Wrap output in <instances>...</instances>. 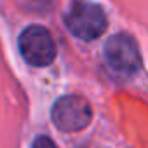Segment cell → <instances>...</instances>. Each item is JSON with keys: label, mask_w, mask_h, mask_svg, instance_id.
<instances>
[{"label": "cell", "mask_w": 148, "mask_h": 148, "mask_svg": "<svg viewBox=\"0 0 148 148\" xmlns=\"http://www.w3.org/2000/svg\"><path fill=\"white\" fill-rule=\"evenodd\" d=\"M66 28L82 40H94L106 30V16L103 9L92 2L79 0L64 16Z\"/></svg>", "instance_id": "1"}, {"label": "cell", "mask_w": 148, "mask_h": 148, "mask_svg": "<svg viewBox=\"0 0 148 148\" xmlns=\"http://www.w3.org/2000/svg\"><path fill=\"white\" fill-rule=\"evenodd\" d=\"M91 119L92 108L89 101L79 94H66L52 106V122L59 131L64 132H77L86 129Z\"/></svg>", "instance_id": "2"}, {"label": "cell", "mask_w": 148, "mask_h": 148, "mask_svg": "<svg viewBox=\"0 0 148 148\" xmlns=\"http://www.w3.org/2000/svg\"><path fill=\"white\" fill-rule=\"evenodd\" d=\"M21 56L33 66H47L56 59V42L47 28L32 25L19 35Z\"/></svg>", "instance_id": "3"}, {"label": "cell", "mask_w": 148, "mask_h": 148, "mask_svg": "<svg viewBox=\"0 0 148 148\" xmlns=\"http://www.w3.org/2000/svg\"><path fill=\"white\" fill-rule=\"evenodd\" d=\"M105 58L112 70L122 75H132L141 68V52L132 37L117 33L105 44Z\"/></svg>", "instance_id": "4"}, {"label": "cell", "mask_w": 148, "mask_h": 148, "mask_svg": "<svg viewBox=\"0 0 148 148\" xmlns=\"http://www.w3.org/2000/svg\"><path fill=\"white\" fill-rule=\"evenodd\" d=\"M33 148H58V145L47 136H38L33 141Z\"/></svg>", "instance_id": "5"}]
</instances>
